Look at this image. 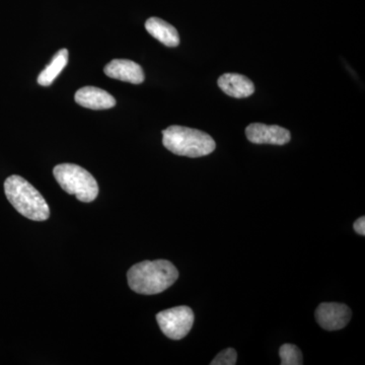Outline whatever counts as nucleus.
<instances>
[{
	"label": "nucleus",
	"instance_id": "obj_1",
	"mask_svg": "<svg viewBox=\"0 0 365 365\" xmlns=\"http://www.w3.org/2000/svg\"><path fill=\"white\" fill-rule=\"evenodd\" d=\"M179 278V271L167 260L143 261L127 273L128 284L136 294H158L172 287Z\"/></svg>",
	"mask_w": 365,
	"mask_h": 365
},
{
	"label": "nucleus",
	"instance_id": "obj_2",
	"mask_svg": "<svg viewBox=\"0 0 365 365\" xmlns=\"http://www.w3.org/2000/svg\"><path fill=\"white\" fill-rule=\"evenodd\" d=\"M7 200L21 215L35 222H44L50 216V209L44 197L35 187L18 175L4 182Z\"/></svg>",
	"mask_w": 365,
	"mask_h": 365
},
{
	"label": "nucleus",
	"instance_id": "obj_3",
	"mask_svg": "<svg viewBox=\"0 0 365 365\" xmlns=\"http://www.w3.org/2000/svg\"><path fill=\"white\" fill-rule=\"evenodd\" d=\"M163 144L170 153L188 158L205 157L216 148L215 139L205 132L177 125L163 131Z\"/></svg>",
	"mask_w": 365,
	"mask_h": 365
},
{
	"label": "nucleus",
	"instance_id": "obj_4",
	"mask_svg": "<svg viewBox=\"0 0 365 365\" xmlns=\"http://www.w3.org/2000/svg\"><path fill=\"white\" fill-rule=\"evenodd\" d=\"M53 175L62 189L81 202H93L98 194V182L91 173L73 163H61L53 170Z\"/></svg>",
	"mask_w": 365,
	"mask_h": 365
},
{
	"label": "nucleus",
	"instance_id": "obj_5",
	"mask_svg": "<svg viewBox=\"0 0 365 365\" xmlns=\"http://www.w3.org/2000/svg\"><path fill=\"white\" fill-rule=\"evenodd\" d=\"M162 332L173 340H181L188 335L194 324V313L189 307L181 306L165 309L157 314Z\"/></svg>",
	"mask_w": 365,
	"mask_h": 365
},
{
	"label": "nucleus",
	"instance_id": "obj_6",
	"mask_svg": "<svg viewBox=\"0 0 365 365\" xmlns=\"http://www.w3.org/2000/svg\"><path fill=\"white\" fill-rule=\"evenodd\" d=\"M350 307L337 302H323L316 309V319L322 328L337 331L344 328L351 319Z\"/></svg>",
	"mask_w": 365,
	"mask_h": 365
},
{
	"label": "nucleus",
	"instance_id": "obj_7",
	"mask_svg": "<svg viewBox=\"0 0 365 365\" xmlns=\"http://www.w3.org/2000/svg\"><path fill=\"white\" fill-rule=\"evenodd\" d=\"M246 135L252 143L274 145H284L292 139L290 132L287 129L277 125L262 123L250 124L246 129Z\"/></svg>",
	"mask_w": 365,
	"mask_h": 365
},
{
	"label": "nucleus",
	"instance_id": "obj_8",
	"mask_svg": "<svg viewBox=\"0 0 365 365\" xmlns=\"http://www.w3.org/2000/svg\"><path fill=\"white\" fill-rule=\"evenodd\" d=\"M105 74L109 78L125 83L140 85L144 81L143 67L127 59H114L106 66Z\"/></svg>",
	"mask_w": 365,
	"mask_h": 365
},
{
	"label": "nucleus",
	"instance_id": "obj_9",
	"mask_svg": "<svg viewBox=\"0 0 365 365\" xmlns=\"http://www.w3.org/2000/svg\"><path fill=\"white\" fill-rule=\"evenodd\" d=\"M74 98L79 106L86 109L108 110L116 106V100L112 95L95 86L79 88Z\"/></svg>",
	"mask_w": 365,
	"mask_h": 365
},
{
	"label": "nucleus",
	"instance_id": "obj_10",
	"mask_svg": "<svg viewBox=\"0 0 365 365\" xmlns=\"http://www.w3.org/2000/svg\"><path fill=\"white\" fill-rule=\"evenodd\" d=\"M217 85L225 95L235 98H248L255 91L253 81L242 74H222L218 78Z\"/></svg>",
	"mask_w": 365,
	"mask_h": 365
},
{
	"label": "nucleus",
	"instance_id": "obj_11",
	"mask_svg": "<svg viewBox=\"0 0 365 365\" xmlns=\"http://www.w3.org/2000/svg\"><path fill=\"white\" fill-rule=\"evenodd\" d=\"M145 29L150 35L168 47H177L180 44V36L176 28L162 19H148Z\"/></svg>",
	"mask_w": 365,
	"mask_h": 365
},
{
	"label": "nucleus",
	"instance_id": "obj_12",
	"mask_svg": "<svg viewBox=\"0 0 365 365\" xmlns=\"http://www.w3.org/2000/svg\"><path fill=\"white\" fill-rule=\"evenodd\" d=\"M67 63H68V50H59L53 56L51 61L46 66L44 71L41 72L38 76V83L43 86H51L53 81L61 73Z\"/></svg>",
	"mask_w": 365,
	"mask_h": 365
},
{
	"label": "nucleus",
	"instance_id": "obj_13",
	"mask_svg": "<svg viewBox=\"0 0 365 365\" xmlns=\"http://www.w3.org/2000/svg\"><path fill=\"white\" fill-rule=\"evenodd\" d=\"M281 365H302L304 364L302 353L294 344H283L279 349Z\"/></svg>",
	"mask_w": 365,
	"mask_h": 365
},
{
	"label": "nucleus",
	"instance_id": "obj_14",
	"mask_svg": "<svg viewBox=\"0 0 365 365\" xmlns=\"http://www.w3.org/2000/svg\"><path fill=\"white\" fill-rule=\"evenodd\" d=\"M237 353L234 348H227L215 357L211 365H235L237 364Z\"/></svg>",
	"mask_w": 365,
	"mask_h": 365
},
{
	"label": "nucleus",
	"instance_id": "obj_15",
	"mask_svg": "<svg viewBox=\"0 0 365 365\" xmlns=\"http://www.w3.org/2000/svg\"><path fill=\"white\" fill-rule=\"evenodd\" d=\"M353 227H354V230L355 232H357V234L360 235H365L364 216H362V217H359V220H357L356 222H354V225H353Z\"/></svg>",
	"mask_w": 365,
	"mask_h": 365
}]
</instances>
